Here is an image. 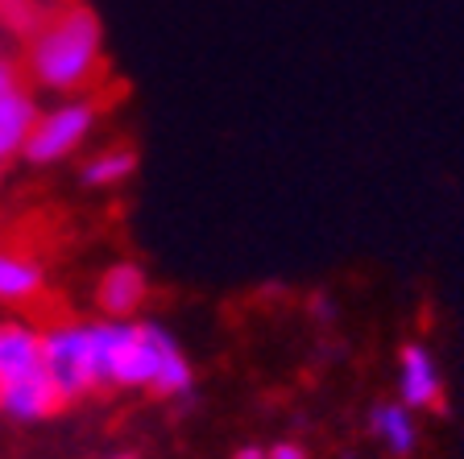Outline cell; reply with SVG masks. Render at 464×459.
Returning <instances> with one entry per match:
<instances>
[{"mask_svg": "<svg viewBox=\"0 0 464 459\" xmlns=\"http://www.w3.org/2000/svg\"><path fill=\"white\" fill-rule=\"evenodd\" d=\"M96 381L116 389H154L162 397L191 393L195 373L179 339L150 319H96L92 323Z\"/></svg>", "mask_w": 464, "mask_h": 459, "instance_id": "obj_1", "label": "cell"}, {"mask_svg": "<svg viewBox=\"0 0 464 459\" xmlns=\"http://www.w3.org/2000/svg\"><path fill=\"white\" fill-rule=\"evenodd\" d=\"M100 54H104V29L100 17L87 5L67 9L58 21L42 29L34 46H29V75L46 91H79L87 79L96 75Z\"/></svg>", "mask_w": 464, "mask_h": 459, "instance_id": "obj_2", "label": "cell"}, {"mask_svg": "<svg viewBox=\"0 0 464 459\" xmlns=\"http://www.w3.org/2000/svg\"><path fill=\"white\" fill-rule=\"evenodd\" d=\"M46 373L63 402H79L83 393L100 389L96 360H92V323H58L42 335Z\"/></svg>", "mask_w": 464, "mask_h": 459, "instance_id": "obj_3", "label": "cell"}, {"mask_svg": "<svg viewBox=\"0 0 464 459\" xmlns=\"http://www.w3.org/2000/svg\"><path fill=\"white\" fill-rule=\"evenodd\" d=\"M92 129H96V104H92V100H67V104H58L54 112L38 116V125L29 133L21 158L34 166H54V162H63V158H71V153L87 141Z\"/></svg>", "mask_w": 464, "mask_h": 459, "instance_id": "obj_4", "label": "cell"}, {"mask_svg": "<svg viewBox=\"0 0 464 459\" xmlns=\"http://www.w3.org/2000/svg\"><path fill=\"white\" fill-rule=\"evenodd\" d=\"M398 402L415 414H431L444 406V373L427 344H406L398 352Z\"/></svg>", "mask_w": 464, "mask_h": 459, "instance_id": "obj_5", "label": "cell"}, {"mask_svg": "<svg viewBox=\"0 0 464 459\" xmlns=\"http://www.w3.org/2000/svg\"><path fill=\"white\" fill-rule=\"evenodd\" d=\"M46 377L42 335L25 323H0V389Z\"/></svg>", "mask_w": 464, "mask_h": 459, "instance_id": "obj_6", "label": "cell"}, {"mask_svg": "<svg viewBox=\"0 0 464 459\" xmlns=\"http://www.w3.org/2000/svg\"><path fill=\"white\" fill-rule=\"evenodd\" d=\"M145 273L133 261H116L96 286V302L104 311V319H133V311L145 302Z\"/></svg>", "mask_w": 464, "mask_h": 459, "instance_id": "obj_7", "label": "cell"}, {"mask_svg": "<svg viewBox=\"0 0 464 459\" xmlns=\"http://www.w3.org/2000/svg\"><path fill=\"white\" fill-rule=\"evenodd\" d=\"M369 435H373L390 455H411L419 447V422L415 410H406L402 402H377L369 410Z\"/></svg>", "mask_w": 464, "mask_h": 459, "instance_id": "obj_8", "label": "cell"}, {"mask_svg": "<svg viewBox=\"0 0 464 459\" xmlns=\"http://www.w3.org/2000/svg\"><path fill=\"white\" fill-rule=\"evenodd\" d=\"M34 125H38V108L25 91H13V96L0 100V166L17 158V153H25Z\"/></svg>", "mask_w": 464, "mask_h": 459, "instance_id": "obj_9", "label": "cell"}, {"mask_svg": "<svg viewBox=\"0 0 464 459\" xmlns=\"http://www.w3.org/2000/svg\"><path fill=\"white\" fill-rule=\"evenodd\" d=\"M42 290V265L34 257L0 249V302H29Z\"/></svg>", "mask_w": 464, "mask_h": 459, "instance_id": "obj_10", "label": "cell"}, {"mask_svg": "<svg viewBox=\"0 0 464 459\" xmlns=\"http://www.w3.org/2000/svg\"><path fill=\"white\" fill-rule=\"evenodd\" d=\"M133 170H137L133 149H108L83 166V186H116V182H125Z\"/></svg>", "mask_w": 464, "mask_h": 459, "instance_id": "obj_11", "label": "cell"}, {"mask_svg": "<svg viewBox=\"0 0 464 459\" xmlns=\"http://www.w3.org/2000/svg\"><path fill=\"white\" fill-rule=\"evenodd\" d=\"M13 91H21V75H17V67H13L9 58L0 54V100L13 96Z\"/></svg>", "mask_w": 464, "mask_h": 459, "instance_id": "obj_12", "label": "cell"}, {"mask_svg": "<svg viewBox=\"0 0 464 459\" xmlns=\"http://www.w3.org/2000/svg\"><path fill=\"white\" fill-rule=\"evenodd\" d=\"M270 459H307V451H303L299 443H274Z\"/></svg>", "mask_w": 464, "mask_h": 459, "instance_id": "obj_13", "label": "cell"}, {"mask_svg": "<svg viewBox=\"0 0 464 459\" xmlns=\"http://www.w3.org/2000/svg\"><path fill=\"white\" fill-rule=\"evenodd\" d=\"M29 0H0V13H13V17H25Z\"/></svg>", "mask_w": 464, "mask_h": 459, "instance_id": "obj_14", "label": "cell"}, {"mask_svg": "<svg viewBox=\"0 0 464 459\" xmlns=\"http://www.w3.org/2000/svg\"><path fill=\"white\" fill-rule=\"evenodd\" d=\"M232 459H270V451H261V447H241Z\"/></svg>", "mask_w": 464, "mask_h": 459, "instance_id": "obj_15", "label": "cell"}, {"mask_svg": "<svg viewBox=\"0 0 464 459\" xmlns=\"http://www.w3.org/2000/svg\"><path fill=\"white\" fill-rule=\"evenodd\" d=\"M112 459H137V455H112Z\"/></svg>", "mask_w": 464, "mask_h": 459, "instance_id": "obj_16", "label": "cell"}]
</instances>
